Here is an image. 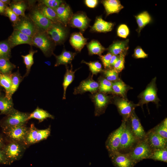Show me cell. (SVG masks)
Returning a JSON list of instances; mask_svg holds the SVG:
<instances>
[{"label":"cell","mask_w":167,"mask_h":167,"mask_svg":"<svg viewBox=\"0 0 167 167\" xmlns=\"http://www.w3.org/2000/svg\"><path fill=\"white\" fill-rule=\"evenodd\" d=\"M32 38V46L38 48L47 57L53 54L55 43L46 32L39 30Z\"/></svg>","instance_id":"obj_1"},{"label":"cell","mask_w":167,"mask_h":167,"mask_svg":"<svg viewBox=\"0 0 167 167\" xmlns=\"http://www.w3.org/2000/svg\"><path fill=\"white\" fill-rule=\"evenodd\" d=\"M34 1L28 2V8L30 9L28 17L40 30L46 32L52 25L53 23L46 18L42 13Z\"/></svg>","instance_id":"obj_2"},{"label":"cell","mask_w":167,"mask_h":167,"mask_svg":"<svg viewBox=\"0 0 167 167\" xmlns=\"http://www.w3.org/2000/svg\"><path fill=\"white\" fill-rule=\"evenodd\" d=\"M30 113L14 108L0 121V126L2 128L26 125Z\"/></svg>","instance_id":"obj_3"},{"label":"cell","mask_w":167,"mask_h":167,"mask_svg":"<svg viewBox=\"0 0 167 167\" xmlns=\"http://www.w3.org/2000/svg\"><path fill=\"white\" fill-rule=\"evenodd\" d=\"M7 141L2 151L11 164L14 162L19 160L22 158L27 147L22 143Z\"/></svg>","instance_id":"obj_4"},{"label":"cell","mask_w":167,"mask_h":167,"mask_svg":"<svg viewBox=\"0 0 167 167\" xmlns=\"http://www.w3.org/2000/svg\"><path fill=\"white\" fill-rule=\"evenodd\" d=\"M152 151L145 139L139 141L133 148L127 154L136 164L143 159H149Z\"/></svg>","instance_id":"obj_5"},{"label":"cell","mask_w":167,"mask_h":167,"mask_svg":"<svg viewBox=\"0 0 167 167\" xmlns=\"http://www.w3.org/2000/svg\"><path fill=\"white\" fill-rule=\"evenodd\" d=\"M29 127L26 125L2 128L3 135L7 141L24 144Z\"/></svg>","instance_id":"obj_6"},{"label":"cell","mask_w":167,"mask_h":167,"mask_svg":"<svg viewBox=\"0 0 167 167\" xmlns=\"http://www.w3.org/2000/svg\"><path fill=\"white\" fill-rule=\"evenodd\" d=\"M156 77L152 79L147 86L145 89L139 95V101L138 104L143 109V105L150 102L155 103L158 106L160 101L157 95V88L156 84Z\"/></svg>","instance_id":"obj_7"},{"label":"cell","mask_w":167,"mask_h":167,"mask_svg":"<svg viewBox=\"0 0 167 167\" xmlns=\"http://www.w3.org/2000/svg\"><path fill=\"white\" fill-rule=\"evenodd\" d=\"M50 126L44 129H38L33 123L29 127L24 144L28 147L31 145L46 139L50 135Z\"/></svg>","instance_id":"obj_8"},{"label":"cell","mask_w":167,"mask_h":167,"mask_svg":"<svg viewBox=\"0 0 167 167\" xmlns=\"http://www.w3.org/2000/svg\"><path fill=\"white\" fill-rule=\"evenodd\" d=\"M113 98V103L122 117V120L126 121L138 105L129 101L126 98L116 96Z\"/></svg>","instance_id":"obj_9"},{"label":"cell","mask_w":167,"mask_h":167,"mask_svg":"<svg viewBox=\"0 0 167 167\" xmlns=\"http://www.w3.org/2000/svg\"><path fill=\"white\" fill-rule=\"evenodd\" d=\"M139 141L132 133L126 122L121 135L118 152L123 153H128Z\"/></svg>","instance_id":"obj_10"},{"label":"cell","mask_w":167,"mask_h":167,"mask_svg":"<svg viewBox=\"0 0 167 167\" xmlns=\"http://www.w3.org/2000/svg\"><path fill=\"white\" fill-rule=\"evenodd\" d=\"M126 122L122 120L120 126L109 135L105 143V147L109 154L118 151L121 135Z\"/></svg>","instance_id":"obj_11"},{"label":"cell","mask_w":167,"mask_h":167,"mask_svg":"<svg viewBox=\"0 0 167 167\" xmlns=\"http://www.w3.org/2000/svg\"><path fill=\"white\" fill-rule=\"evenodd\" d=\"M14 30L32 37L39 30L28 16H20V19L12 25Z\"/></svg>","instance_id":"obj_12"},{"label":"cell","mask_w":167,"mask_h":167,"mask_svg":"<svg viewBox=\"0 0 167 167\" xmlns=\"http://www.w3.org/2000/svg\"><path fill=\"white\" fill-rule=\"evenodd\" d=\"M92 100L95 105V115L98 116L104 113L112 97L102 92H98L93 94Z\"/></svg>","instance_id":"obj_13"},{"label":"cell","mask_w":167,"mask_h":167,"mask_svg":"<svg viewBox=\"0 0 167 167\" xmlns=\"http://www.w3.org/2000/svg\"><path fill=\"white\" fill-rule=\"evenodd\" d=\"M131 131L139 140L145 139L146 132L135 111H134L126 122Z\"/></svg>","instance_id":"obj_14"},{"label":"cell","mask_w":167,"mask_h":167,"mask_svg":"<svg viewBox=\"0 0 167 167\" xmlns=\"http://www.w3.org/2000/svg\"><path fill=\"white\" fill-rule=\"evenodd\" d=\"M145 139L152 151L167 147V139L162 137L151 129L146 132Z\"/></svg>","instance_id":"obj_15"},{"label":"cell","mask_w":167,"mask_h":167,"mask_svg":"<svg viewBox=\"0 0 167 167\" xmlns=\"http://www.w3.org/2000/svg\"><path fill=\"white\" fill-rule=\"evenodd\" d=\"M99 86V83L94 80L92 75H91L81 81L79 85L75 88L73 94H82L89 92L93 94L98 91Z\"/></svg>","instance_id":"obj_16"},{"label":"cell","mask_w":167,"mask_h":167,"mask_svg":"<svg viewBox=\"0 0 167 167\" xmlns=\"http://www.w3.org/2000/svg\"><path fill=\"white\" fill-rule=\"evenodd\" d=\"M109 155L113 164L115 167H134L136 164L127 153L117 151Z\"/></svg>","instance_id":"obj_17"},{"label":"cell","mask_w":167,"mask_h":167,"mask_svg":"<svg viewBox=\"0 0 167 167\" xmlns=\"http://www.w3.org/2000/svg\"><path fill=\"white\" fill-rule=\"evenodd\" d=\"M55 44L61 43L65 39L66 32L65 29L59 23H53L46 31Z\"/></svg>","instance_id":"obj_18"},{"label":"cell","mask_w":167,"mask_h":167,"mask_svg":"<svg viewBox=\"0 0 167 167\" xmlns=\"http://www.w3.org/2000/svg\"><path fill=\"white\" fill-rule=\"evenodd\" d=\"M7 40L11 49L22 44L32 46V38L17 30H14Z\"/></svg>","instance_id":"obj_19"},{"label":"cell","mask_w":167,"mask_h":167,"mask_svg":"<svg viewBox=\"0 0 167 167\" xmlns=\"http://www.w3.org/2000/svg\"><path fill=\"white\" fill-rule=\"evenodd\" d=\"M59 22L66 24L71 15V10L69 6L62 3L58 7L54 10Z\"/></svg>","instance_id":"obj_20"},{"label":"cell","mask_w":167,"mask_h":167,"mask_svg":"<svg viewBox=\"0 0 167 167\" xmlns=\"http://www.w3.org/2000/svg\"><path fill=\"white\" fill-rule=\"evenodd\" d=\"M89 22V19L85 15L79 14L72 17L70 23L71 26L84 31L88 27Z\"/></svg>","instance_id":"obj_21"},{"label":"cell","mask_w":167,"mask_h":167,"mask_svg":"<svg viewBox=\"0 0 167 167\" xmlns=\"http://www.w3.org/2000/svg\"><path fill=\"white\" fill-rule=\"evenodd\" d=\"M14 109L12 99H9L2 92L0 93V115H6Z\"/></svg>","instance_id":"obj_22"},{"label":"cell","mask_w":167,"mask_h":167,"mask_svg":"<svg viewBox=\"0 0 167 167\" xmlns=\"http://www.w3.org/2000/svg\"><path fill=\"white\" fill-rule=\"evenodd\" d=\"M28 3L23 0H14L9 6L12 11L19 16L25 17V10L28 7Z\"/></svg>","instance_id":"obj_23"},{"label":"cell","mask_w":167,"mask_h":167,"mask_svg":"<svg viewBox=\"0 0 167 167\" xmlns=\"http://www.w3.org/2000/svg\"><path fill=\"white\" fill-rule=\"evenodd\" d=\"M71 45L77 51H80L86 43L87 39L80 32L73 34L70 38Z\"/></svg>","instance_id":"obj_24"},{"label":"cell","mask_w":167,"mask_h":167,"mask_svg":"<svg viewBox=\"0 0 167 167\" xmlns=\"http://www.w3.org/2000/svg\"><path fill=\"white\" fill-rule=\"evenodd\" d=\"M113 26V23L107 22L99 17L96 19L92 28L96 32H107L111 31Z\"/></svg>","instance_id":"obj_25"},{"label":"cell","mask_w":167,"mask_h":167,"mask_svg":"<svg viewBox=\"0 0 167 167\" xmlns=\"http://www.w3.org/2000/svg\"><path fill=\"white\" fill-rule=\"evenodd\" d=\"M102 3L107 15L118 13L124 7L119 0H106L103 1Z\"/></svg>","instance_id":"obj_26"},{"label":"cell","mask_w":167,"mask_h":167,"mask_svg":"<svg viewBox=\"0 0 167 167\" xmlns=\"http://www.w3.org/2000/svg\"><path fill=\"white\" fill-rule=\"evenodd\" d=\"M131 88V87L126 84L121 79L112 82V93L122 97L126 98L127 91Z\"/></svg>","instance_id":"obj_27"},{"label":"cell","mask_w":167,"mask_h":167,"mask_svg":"<svg viewBox=\"0 0 167 167\" xmlns=\"http://www.w3.org/2000/svg\"><path fill=\"white\" fill-rule=\"evenodd\" d=\"M47 118L54 119V117L47 111L37 106L33 112L30 113L28 119L29 120L31 119H35L39 121V123H40Z\"/></svg>","instance_id":"obj_28"},{"label":"cell","mask_w":167,"mask_h":167,"mask_svg":"<svg viewBox=\"0 0 167 167\" xmlns=\"http://www.w3.org/2000/svg\"><path fill=\"white\" fill-rule=\"evenodd\" d=\"M75 55V53L64 50L60 55H55L56 62L54 66H57L61 65H67L68 64L71 63Z\"/></svg>","instance_id":"obj_29"},{"label":"cell","mask_w":167,"mask_h":167,"mask_svg":"<svg viewBox=\"0 0 167 167\" xmlns=\"http://www.w3.org/2000/svg\"><path fill=\"white\" fill-rule=\"evenodd\" d=\"M11 78V86L9 96V98H12V96L17 91L20 84L23 80V77L21 76L18 68L17 71L12 73L10 75Z\"/></svg>","instance_id":"obj_30"},{"label":"cell","mask_w":167,"mask_h":167,"mask_svg":"<svg viewBox=\"0 0 167 167\" xmlns=\"http://www.w3.org/2000/svg\"><path fill=\"white\" fill-rule=\"evenodd\" d=\"M128 40L116 42L109 48V50L113 55H116L126 52L128 49L127 44Z\"/></svg>","instance_id":"obj_31"},{"label":"cell","mask_w":167,"mask_h":167,"mask_svg":"<svg viewBox=\"0 0 167 167\" xmlns=\"http://www.w3.org/2000/svg\"><path fill=\"white\" fill-rule=\"evenodd\" d=\"M37 5L40 11L46 18L53 23L59 22L54 10L39 2Z\"/></svg>","instance_id":"obj_32"},{"label":"cell","mask_w":167,"mask_h":167,"mask_svg":"<svg viewBox=\"0 0 167 167\" xmlns=\"http://www.w3.org/2000/svg\"><path fill=\"white\" fill-rule=\"evenodd\" d=\"M77 70L74 71L73 70L72 65L71 66L70 69L66 68V71L64 76V80L62 84L63 89V93L62 99H66V90L68 87L73 81L75 78V73Z\"/></svg>","instance_id":"obj_33"},{"label":"cell","mask_w":167,"mask_h":167,"mask_svg":"<svg viewBox=\"0 0 167 167\" xmlns=\"http://www.w3.org/2000/svg\"><path fill=\"white\" fill-rule=\"evenodd\" d=\"M37 52V50H34L31 48L28 54L25 55H21V57L23 58L24 62L26 68V72L23 77V79L27 76L29 74L31 68L34 63V55Z\"/></svg>","instance_id":"obj_34"},{"label":"cell","mask_w":167,"mask_h":167,"mask_svg":"<svg viewBox=\"0 0 167 167\" xmlns=\"http://www.w3.org/2000/svg\"><path fill=\"white\" fill-rule=\"evenodd\" d=\"M16 66L11 62L9 59L0 58V73L6 75H10Z\"/></svg>","instance_id":"obj_35"},{"label":"cell","mask_w":167,"mask_h":167,"mask_svg":"<svg viewBox=\"0 0 167 167\" xmlns=\"http://www.w3.org/2000/svg\"><path fill=\"white\" fill-rule=\"evenodd\" d=\"M87 47L90 54H96L100 56L105 49L98 41L95 40L90 42Z\"/></svg>","instance_id":"obj_36"},{"label":"cell","mask_w":167,"mask_h":167,"mask_svg":"<svg viewBox=\"0 0 167 167\" xmlns=\"http://www.w3.org/2000/svg\"><path fill=\"white\" fill-rule=\"evenodd\" d=\"M138 25V32L151 21V17L147 11L143 12L135 16Z\"/></svg>","instance_id":"obj_37"},{"label":"cell","mask_w":167,"mask_h":167,"mask_svg":"<svg viewBox=\"0 0 167 167\" xmlns=\"http://www.w3.org/2000/svg\"><path fill=\"white\" fill-rule=\"evenodd\" d=\"M149 159L167 163V147L153 151Z\"/></svg>","instance_id":"obj_38"},{"label":"cell","mask_w":167,"mask_h":167,"mask_svg":"<svg viewBox=\"0 0 167 167\" xmlns=\"http://www.w3.org/2000/svg\"><path fill=\"white\" fill-rule=\"evenodd\" d=\"M11 82L10 75H4L0 73V86L4 88L5 96L9 99Z\"/></svg>","instance_id":"obj_39"},{"label":"cell","mask_w":167,"mask_h":167,"mask_svg":"<svg viewBox=\"0 0 167 167\" xmlns=\"http://www.w3.org/2000/svg\"><path fill=\"white\" fill-rule=\"evenodd\" d=\"M11 49L7 39L0 41V58L10 59L11 58Z\"/></svg>","instance_id":"obj_40"},{"label":"cell","mask_w":167,"mask_h":167,"mask_svg":"<svg viewBox=\"0 0 167 167\" xmlns=\"http://www.w3.org/2000/svg\"><path fill=\"white\" fill-rule=\"evenodd\" d=\"M151 129L162 137L167 139V118H165L161 123Z\"/></svg>","instance_id":"obj_41"},{"label":"cell","mask_w":167,"mask_h":167,"mask_svg":"<svg viewBox=\"0 0 167 167\" xmlns=\"http://www.w3.org/2000/svg\"><path fill=\"white\" fill-rule=\"evenodd\" d=\"M99 92L105 94L112 93V82L105 78H101L99 80Z\"/></svg>","instance_id":"obj_42"},{"label":"cell","mask_w":167,"mask_h":167,"mask_svg":"<svg viewBox=\"0 0 167 167\" xmlns=\"http://www.w3.org/2000/svg\"><path fill=\"white\" fill-rule=\"evenodd\" d=\"M82 62L88 66L92 75H96L99 73L103 71L102 65L98 61L87 62L84 61H82Z\"/></svg>","instance_id":"obj_43"},{"label":"cell","mask_w":167,"mask_h":167,"mask_svg":"<svg viewBox=\"0 0 167 167\" xmlns=\"http://www.w3.org/2000/svg\"><path fill=\"white\" fill-rule=\"evenodd\" d=\"M105 78L113 82L119 79L118 72L114 69H110L103 71Z\"/></svg>","instance_id":"obj_44"},{"label":"cell","mask_w":167,"mask_h":167,"mask_svg":"<svg viewBox=\"0 0 167 167\" xmlns=\"http://www.w3.org/2000/svg\"><path fill=\"white\" fill-rule=\"evenodd\" d=\"M126 52L121 53L118 56V59L113 67L114 69L118 72H121L124 68L125 58Z\"/></svg>","instance_id":"obj_45"},{"label":"cell","mask_w":167,"mask_h":167,"mask_svg":"<svg viewBox=\"0 0 167 167\" xmlns=\"http://www.w3.org/2000/svg\"><path fill=\"white\" fill-rule=\"evenodd\" d=\"M38 2L54 10L58 7L62 3L60 0H42L38 1Z\"/></svg>","instance_id":"obj_46"},{"label":"cell","mask_w":167,"mask_h":167,"mask_svg":"<svg viewBox=\"0 0 167 167\" xmlns=\"http://www.w3.org/2000/svg\"><path fill=\"white\" fill-rule=\"evenodd\" d=\"M5 15L9 18L13 24L16 23L20 19V16L14 12L9 6H7L6 9Z\"/></svg>","instance_id":"obj_47"},{"label":"cell","mask_w":167,"mask_h":167,"mask_svg":"<svg viewBox=\"0 0 167 167\" xmlns=\"http://www.w3.org/2000/svg\"><path fill=\"white\" fill-rule=\"evenodd\" d=\"M129 29L125 24H121L118 27L117 30L118 35L121 37L126 38L129 34Z\"/></svg>","instance_id":"obj_48"},{"label":"cell","mask_w":167,"mask_h":167,"mask_svg":"<svg viewBox=\"0 0 167 167\" xmlns=\"http://www.w3.org/2000/svg\"><path fill=\"white\" fill-rule=\"evenodd\" d=\"M112 54L110 53L106 55L100 56V58L105 68H110V62Z\"/></svg>","instance_id":"obj_49"},{"label":"cell","mask_w":167,"mask_h":167,"mask_svg":"<svg viewBox=\"0 0 167 167\" xmlns=\"http://www.w3.org/2000/svg\"><path fill=\"white\" fill-rule=\"evenodd\" d=\"M148 56V55L141 48L138 47L135 49L134 56L135 58H147Z\"/></svg>","instance_id":"obj_50"},{"label":"cell","mask_w":167,"mask_h":167,"mask_svg":"<svg viewBox=\"0 0 167 167\" xmlns=\"http://www.w3.org/2000/svg\"><path fill=\"white\" fill-rule=\"evenodd\" d=\"M0 164L11 165L2 150H0Z\"/></svg>","instance_id":"obj_51"},{"label":"cell","mask_w":167,"mask_h":167,"mask_svg":"<svg viewBox=\"0 0 167 167\" xmlns=\"http://www.w3.org/2000/svg\"><path fill=\"white\" fill-rule=\"evenodd\" d=\"M98 1L96 0H86L85 1L86 5L90 8H94L97 5Z\"/></svg>","instance_id":"obj_52"},{"label":"cell","mask_w":167,"mask_h":167,"mask_svg":"<svg viewBox=\"0 0 167 167\" xmlns=\"http://www.w3.org/2000/svg\"><path fill=\"white\" fill-rule=\"evenodd\" d=\"M8 6L6 5L1 0H0V14L5 15V11Z\"/></svg>","instance_id":"obj_53"},{"label":"cell","mask_w":167,"mask_h":167,"mask_svg":"<svg viewBox=\"0 0 167 167\" xmlns=\"http://www.w3.org/2000/svg\"><path fill=\"white\" fill-rule=\"evenodd\" d=\"M5 140L3 135L0 134V150H2L6 143Z\"/></svg>","instance_id":"obj_54"},{"label":"cell","mask_w":167,"mask_h":167,"mask_svg":"<svg viewBox=\"0 0 167 167\" xmlns=\"http://www.w3.org/2000/svg\"><path fill=\"white\" fill-rule=\"evenodd\" d=\"M118 59V56L115 55H112V56L110 59V66H113L117 62Z\"/></svg>","instance_id":"obj_55"},{"label":"cell","mask_w":167,"mask_h":167,"mask_svg":"<svg viewBox=\"0 0 167 167\" xmlns=\"http://www.w3.org/2000/svg\"><path fill=\"white\" fill-rule=\"evenodd\" d=\"M1 1L7 6L8 5H9L11 2V1L9 0H1Z\"/></svg>","instance_id":"obj_56"},{"label":"cell","mask_w":167,"mask_h":167,"mask_svg":"<svg viewBox=\"0 0 167 167\" xmlns=\"http://www.w3.org/2000/svg\"><path fill=\"white\" fill-rule=\"evenodd\" d=\"M45 63L47 64L48 66H50L51 65V62L49 61H47L45 62Z\"/></svg>","instance_id":"obj_57"},{"label":"cell","mask_w":167,"mask_h":167,"mask_svg":"<svg viewBox=\"0 0 167 167\" xmlns=\"http://www.w3.org/2000/svg\"><path fill=\"white\" fill-rule=\"evenodd\" d=\"M2 87H1L0 86V93H1L2 92Z\"/></svg>","instance_id":"obj_58"}]
</instances>
